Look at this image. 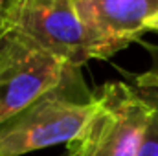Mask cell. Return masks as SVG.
<instances>
[{
    "instance_id": "cell-3",
    "label": "cell",
    "mask_w": 158,
    "mask_h": 156,
    "mask_svg": "<svg viewBox=\"0 0 158 156\" xmlns=\"http://www.w3.org/2000/svg\"><path fill=\"white\" fill-rule=\"evenodd\" d=\"M74 70L76 66L15 31L4 35L0 39V125L55 90Z\"/></svg>"
},
{
    "instance_id": "cell-7",
    "label": "cell",
    "mask_w": 158,
    "mask_h": 156,
    "mask_svg": "<svg viewBox=\"0 0 158 156\" xmlns=\"http://www.w3.org/2000/svg\"><path fill=\"white\" fill-rule=\"evenodd\" d=\"M151 53H153V64L149 70L138 74V76H132V81L138 90H158V46H149Z\"/></svg>"
},
{
    "instance_id": "cell-1",
    "label": "cell",
    "mask_w": 158,
    "mask_h": 156,
    "mask_svg": "<svg viewBox=\"0 0 158 156\" xmlns=\"http://www.w3.org/2000/svg\"><path fill=\"white\" fill-rule=\"evenodd\" d=\"M94 110V92H88L76 68L55 90L0 125V156H22L79 136Z\"/></svg>"
},
{
    "instance_id": "cell-4",
    "label": "cell",
    "mask_w": 158,
    "mask_h": 156,
    "mask_svg": "<svg viewBox=\"0 0 158 156\" xmlns=\"http://www.w3.org/2000/svg\"><path fill=\"white\" fill-rule=\"evenodd\" d=\"M9 31L76 68L96 59L74 0H15Z\"/></svg>"
},
{
    "instance_id": "cell-5",
    "label": "cell",
    "mask_w": 158,
    "mask_h": 156,
    "mask_svg": "<svg viewBox=\"0 0 158 156\" xmlns=\"http://www.w3.org/2000/svg\"><path fill=\"white\" fill-rule=\"evenodd\" d=\"M94 57L109 59L138 40L158 17V0H74Z\"/></svg>"
},
{
    "instance_id": "cell-2",
    "label": "cell",
    "mask_w": 158,
    "mask_h": 156,
    "mask_svg": "<svg viewBox=\"0 0 158 156\" xmlns=\"http://www.w3.org/2000/svg\"><path fill=\"white\" fill-rule=\"evenodd\" d=\"M151 112L143 90L123 81L105 83L94 92V110L64 156H136Z\"/></svg>"
},
{
    "instance_id": "cell-8",
    "label": "cell",
    "mask_w": 158,
    "mask_h": 156,
    "mask_svg": "<svg viewBox=\"0 0 158 156\" xmlns=\"http://www.w3.org/2000/svg\"><path fill=\"white\" fill-rule=\"evenodd\" d=\"M15 0H0V39L9 33V20Z\"/></svg>"
},
{
    "instance_id": "cell-9",
    "label": "cell",
    "mask_w": 158,
    "mask_h": 156,
    "mask_svg": "<svg viewBox=\"0 0 158 156\" xmlns=\"http://www.w3.org/2000/svg\"><path fill=\"white\" fill-rule=\"evenodd\" d=\"M147 31H156V33H158V17H156V18H153V20L149 22V28H147Z\"/></svg>"
},
{
    "instance_id": "cell-6",
    "label": "cell",
    "mask_w": 158,
    "mask_h": 156,
    "mask_svg": "<svg viewBox=\"0 0 158 156\" xmlns=\"http://www.w3.org/2000/svg\"><path fill=\"white\" fill-rule=\"evenodd\" d=\"M143 92L151 101L153 112L136 156H158V90H143Z\"/></svg>"
}]
</instances>
